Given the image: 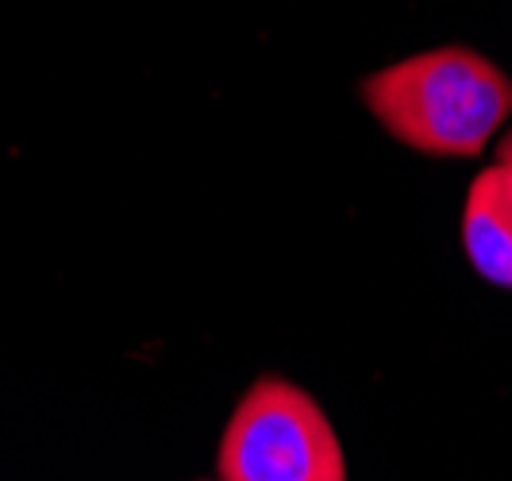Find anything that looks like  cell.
<instances>
[{"label":"cell","mask_w":512,"mask_h":481,"mask_svg":"<svg viewBox=\"0 0 512 481\" xmlns=\"http://www.w3.org/2000/svg\"><path fill=\"white\" fill-rule=\"evenodd\" d=\"M370 116L401 147L432 158H474L512 116V81L470 47L409 54L359 81Z\"/></svg>","instance_id":"obj_1"},{"label":"cell","mask_w":512,"mask_h":481,"mask_svg":"<svg viewBox=\"0 0 512 481\" xmlns=\"http://www.w3.org/2000/svg\"><path fill=\"white\" fill-rule=\"evenodd\" d=\"M216 474V481H347V458L320 401L270 374L231 412Z\"/></svg>","instance_id":"obj_2"},{"label":"cell","mask_w":512,"mask_h":481,"mask_svg":"<svg viewBox=\"0 0 512 481\" xmlns=\"http://www.w3.org/2000/svg\"><path fill=\"white\" fill-rule=\"evenodd\" d=\"M462 247L482 278L512 289V189L497 166L482 170L466 193Z\"/></svg>","instance_id":"obj_3"},{"label":"cell","mask_w":512,"mask_h":481,"mask_svg":"<svg viewBox=\"0 0 512 481\" xmlns=\"http://www.w3.org/2000/svg\"><path fill=\"white\" fill-rule=\"evenodd\" d=\"M497 170H501V178L509 181V189H512V131L505 135V143L497 147V162H493Z\"/></svg>","instance_id":"obj_4"}]
</instances>
